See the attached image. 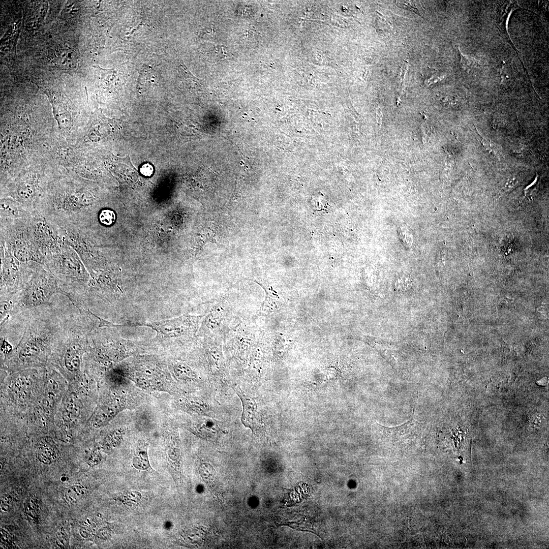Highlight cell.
Segmentation results:
<instances>
[{"instance_id": "obj_9", "label": "cell", "mask_w": 549, "mask_h": 549, "mask_svg": "<svg viewBox=\"0 0 549 549\" xmlns=\"http://www.w3.org/2000/svg\"><path fill=\"white\" fill-rule=\"evenodd\" d=\"M219 422L209 418H202L194 423V432L204 438H214L221 431Z\"/></svg>"}, {"instance_id": "obj_2", "label": "cell", "mask_w": 549, "mask_h": 549, "mask_svg": "<svg viewBox=\"0 0 549 549\" xmlns=\"http://www.w3.org/2000/svg\"><path fill=\"white\" fill-rule=\"evenodd\" d=\"M58 294L62 295V291L47 267L30 262L22 289L11 300L4 304L11 312L10 317L20 312L49 304L52 298Z\"/></svg>"}, {"instance_id": "obj_13", "label": "cell", "mask_w": 549, "mask_h": 549, "mask_svg": "<svg viewBox=\"0 0 549 549\" xmlns=\"http://www.w3.org/2000/svg\"><path fill=\"white\" fill-rule=\"evenodd\" d=\"M84 492L85 490L82 485L75 484L67 489L65 498L68 503L75 504L84 496Z\"/></svg>"}, {"instance_id": "obj_16", "label": "cell", "mask_w": 549, "mask_h": 549, "mask_svg": "<svg viewBox=\"0 0 549 549\" xmlns=\"http://www.w3.org/2000/svg\"><path fill=\"white\" fill-rule=\"evenodd\" d=\"M174 373L179 379L186 380L191 378V372L190 370L186 369V367L181 364H176L174 368Z\"/></svg>"}, {"instance_id": "obj_17", "label": "cell", "mask_w": 549, "mask_h": 549, "mask_svg": "<svg viewBox=\"0 0 549 549\" xmlns=\"http://www.w3.org/2000/svg\"><path fill=\"white\" fill-rule=\"evenodd\" d=\"M397 5L399 7H400L403 8V9L411 10V11H413V12H414L415 13H417V14H420L419 10L414 5H413V3H412L411 2H410V1H408L407 2H400L397 3Z\"/></svg>"}, {"instance_id": "obj_6", "label": "cell", "mask_w": 549, "mask_h": 549, "mask_svg": "<svg viewBox=\"0 0 549 549\" xmlns=\"http://www.w3.org/2000/svg\"><path fill=\"white\" fill-rule=\"evenodd\" d=\"M233 388L242 403L243 410L241 422L246 427L250 428L254 432L257 422V404L255 400L247 395L239 387L235 386Z\"/></svg>"}, {"instance_id": "obj_4", "label": "cell", "mask_w": 549, "mask_h": 549, "mask_svg": "<svg viewBox=\"0 0 549 549\" xmlns=\"http://www.w3.org/2000/svg\"><path fill=\"white\" fill-rule=\"evenodd\" d=\"M33 242L45 261L65 243L64 230L34 210L27 221Z\"/></svg>"}, {"instance_id": "obj_3", "label": "cell", "mask_w": 549, "mask_h": 549, "mask_svg": "<svg viewBox=\"0 0 549 549\" xmlns=\"http://www.w3.org/2000/svg\"><path fill=\"white\" fill-rule=\"evenodd\" d=\"M28 218L14 221L1 220V241L5 249L20 262L23 263L35 262L45 265L44 259L33 242L27 225Z\"/></svg>"}, {"instance_id": "obj_10", "label": "cell", "mask_w": 549, "mask_h": 549, "mask_svg": "<svg viewBox=\"0 0 549 549\" xmlns=\"http://www.w3.org/2000/svg\"><path fill=\"white\" fill-rule=\"evenodd\" d=\"M63 364L66 370L72 373L80 371L82 351L74 349L62 350Z\"/></svg>"}, {"instance_id": "obj_1", "label": "cell", "mask_w": 549, "mask_h": 549, "mask_svg": "<svg viewBox=\"0 0 549 549\" xmlns=\"http://www.w3.org/2000/svg\"><path fill=\"white\" fill-rule=\"evenodd\" d=\"M45 266L54 277L62 295L82 307L89 277L76 251L66 241L58 251L46 257Z\"/></svg>"}, {"instance_id": "obj_14", "label": "cell", "mask_w": 549, "mask_h": 549, "mask_svg": "<svg viewBox=\"0 0 549 549\" xmlns=\"http://www.w3.org/2000/svg\"><path fill=\"white\" fill-rule=\"evenodd\" d=\"M98 218L101 225L110 226L115 222L116 214L113 210L105 208L100 211Z\"/></svg>"}, {"instance_id": "obj_15", "label": "cell", "mask_w": 549, "mask_h": 549, "mask_svg": "<svg viewBox=\"0 0 549 549\" xmlns=\"http://www.w3.org/2000/svg\"><path fill=\"white\" fill-rule=\"evenodd\" d=\"M476 136L478 139L479 140L480 143L483 147L490 152L494 154L498 158L499 156L500 153L497 149L495 144L493 143L491 140L484 138L481 135L478 131L475 128Z\"/></svg>"}, {"instance_id": "obj_18", "label": "cell", "mask_w": 549, "mask_h": 549, "mask_svg": "<svg viewBox=\"0 0 549 549\" xmlns=\"http://www.w3.org/2000/svg\"><path fill=\"white\" fill-rule=\"evenodd\" d=\"M141 172L145 176H150L153 172V168L149 164H145L141 167Z\"/></svg>"}, {"instance_id": "obj_7", "label": "cell", "mask_w": 549, "mask_h": 549, "mask_svg": "<svg viewBox=\"0 0 549 549\" xmlns=\"http://www.w3.org/2000/svg\"><path fill=\"white\" fill-rule=\"evenodd\" d=\"M33 212L12 199L3 198L1 200V220L14 221L27 219Z\"/></svg>"}, {"instance_id": "obj_12", "label": "cell", "mask_w": 549, "mask_h": 549, "mask_svg": "<svg viewBox=\"0 0 549 549\" xmlns=\"http://www.w3.org/2000/svg\"><path fill=\"white\" fill-rule=\"evenodd\" d=\"M38 458L42 463L49 465L55 461L56 454L51 445L42 443L38 447Z\"/></svg>"}, {"instance_id": "obj_11", "label": "cell", "mask_w": 549, "mask_h": 549, "mask_svg": "<svg viewBox=\"0 0 549 549\" xmlns=\"http://www.w3.org/2000/svg\"><path fill=\"white\" fill-rule=\"evenodd\" d=\"M147 450V444L145 442H141L138 446L133 460V465L136 468L145 470L150 468Z\"/></svg>"}, {"instance_id": "obj_5", "label": "cell", "mask_w": 549, "mask_h": 549, "mask_svg": "<svg viewBox=\"0 0 549 549\" xmlns=\"http://www.w3.org/2000/svg\"><path fill=\"white\" fill-rule=\"evenodd\" d=\"M1 302L11 300L22 289L28 263H23L10 254L1 241Z\"/></svg>"}, {"instance_id": "obj_8", "label": "cell", "mask_w": 549, "mask_h": 549, "mask_svg": "<svg viewBox=\"0 0 549 549\" xmlns=\"http://www.w3.org/2000/svg\"><path fill=\"white\" fill-rule=\"evenodd\" d=\"M190 318H179L164 321L155 322L147 325L149 327L156 329L158 332L167 337L178 336L186 332V323L189 321Z\"/></svg>"}]
</instances>
